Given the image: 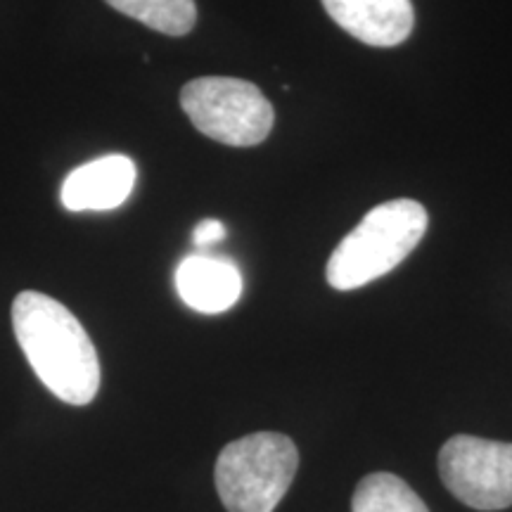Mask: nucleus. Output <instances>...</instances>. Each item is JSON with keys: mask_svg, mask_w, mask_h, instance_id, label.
Here are the masks:
<instances>
[{"mask_svg": "<svg viewBox=\"0 0 512 512\" xmlns=\"http://www.w3.org/2000/svg\"><path fill=\"white\" fill-rule=\"evenodd\" d=\"M12 328L38 380L57 399L86 406L98 396V351L67 306L48 294L27 290L12 302Z\"/></svg>", "mask_w": 512, "mask_h": 512, "instance_id": "obj_1", "label": "nucleus"}, {"mask_svg": "<svg viewBox=\"0 0 512 512\" xmlns=\"http://www.w3.org/2000/svg\"><path fill=\"white\" fill-rule=\"evenodd\" d=\"M176 290L197 313H223L238 304L242 273L221 256L192 254L176 268Z\"/></svg>", "mask_w": 512, "mask_h": 512, "instance_id": "obj_8", "label": "nucleus"}, {"mask_svg": "<svg viewBox=\"0 0 512 512\" xmlns=\"http://www.w3.org/2000/svg\"><path fill=\"white\" fill-rule=\"evenodd\" d=\"M354 512H430L422 498L389 472H373L363 477L351 501Z\"/></svg>", "mask_w": 512, "mask_h": 512, "instance_id": "obj_10", "label": "nucleus"}, {"mask_svg": "<svg viewBox=\"0 0 512 512\" xmlns=\"http://www.w3.org/2000/svg\"><path fill=\"white\" fill-rule=\"evenodd\" d=\"M226 235H228V228L223 226L221 221L204 219L197 223L195 230H192V242H195L197 247H209V245H216V242H221Z\"/></svg>", "mask_w": 512, "mask_h": 512, "instance_id": "obj_11", "label": "nucleus"}, {"mask_svg": "<svg viewBox=\"0 0 512 512\" xmlns=\"http://www.w3.org/2000/svg\"><path fill=\"white\" fill-rule=\"evenodd\" d=\"M337 27L373 48L401 46L415 27L411 0H320Z\"/></svg>", "mask_w": 512, "mask_h": 512, "instance_id": "obj_6", "label": "nucleus"}, {"mask_svg": "<svg viewBox=\"0 0 512 512\" xmlns=\"http://www.w3.org/2000/svg\"><path fill=\"white\" fill-rule=\"evenodd\" d=\"M181 107L204 136L230 147H254L271 133L275 112L254 83L202 76L185 83Z\"/></svg>", "mask_w": 512, "mask_h": 512, "instance_id": "obj_4", "label": "nucleus"}, {"mask_svg": "<svg viewBox=\"0 0 512 512\" xmlns=\"http://www.w3.org/2000/svg\"><path fill=\"white\" fill-rule=\"evenodd\" d=\"M427 209L415 200H392L370 209L332 252L325 278L349 292L382 278L420 245L427 233Z\"/></svg>", "mask_w": 512, "mask_h": 512, "instance_id": "obj_2", "label": "nucleus"}, {"mask_svg": "<svg viewBox=\"0 0 512 512\" xmlns=\"http://www.w3.org/2000/svg\"><path fill=\"white\" fill-rule=\"evenodd\" d=\"M136 164L124 155H107L79 166L62 183V204L69 211L117 209L131 197Z\"/></svg>", "mask_w": 512, "mask_h": 512, "instance_id": "obj_7", "label": "nucleus"}, {"mask_svg": "<svg viewBox=\"0 0 512 512\" xmlns=\"http://www.w3.org/2000/svg\"><path fill=\"white\" fill-rule=\"evenodd\" d=\"M121 15L138 19L166 36L190 34L197 22L195 0H105Z\"/></svg>", "mask_w": 512, "mask_h": 512, "instance_id": "obj_9", "label": "nucleus"}, {"mask_svg": "<svg viewBox=\"0 0 512 512\" xmlns=\"http://www.w3.org/2000/svg\"><path fill=\"white\" fill-rule=\"evenodd\" d=\"M439 475L446 489L475 510L512 505V444L456 434L441 446Z\"/></svg>", "mask_w": 512, "mask_h": 512, "instance_id": "obj_5", "label": "nucleus"}, {"mask_svg": "<svg viewBox=\"0 0 512 512\" xmlns=\"http://www.w3.org/2000/svg\"><path fill=\"white\" fill-rule=\"evenodd\" d=\"M299 467L294 441L278 432H254L230 441L216 460V491L228 512H273Z\"/></svg>", "mask_w": 512, "mask_h": 512, "instance_id": "obj_3", "label": "nucleus"}]
</instances>
